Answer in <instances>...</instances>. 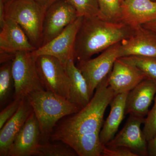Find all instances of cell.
<instances>
[{
  "label": "cell",
  "instance_id": "cell-23",
  "mask_svg": "<svg viewBox=\"0 0 156 156\" xmlns=\"http://www.w3.org/2000/svg\"><path fill=\"white\" fill-rule=\"evenodd\" d=\"M50 141L40 144L38 151L40 156H76L75 151L68 144L61 141Z\"/></svg>",
  "mask_w": 156,
  "mask_h": 156
},
{
  "label": "cell",
  "instance_id": "cell-32",
  "mask_svg": "<svg viewBox=\"0 0 156 156\" xmlns=\"http://www.w3.org/2000/svg\"><path fill=\"white\" fill-rule=\"evenodd\" d=\"M142 26L144 28L150 30L156 34V20L144 24Z\"/></svg>",
  "mask_w": 156,
  "mask_h": 156
},
{
  "label": "cell",
  "instance_id": "cell-19",
  "mask_svg": "<svg viewBox=\"0 0 156 156\" xmlns=\"http://www.w3.org/2000/svg\"><path fill=\"white\" fill-rule=\"evenodd\" d=\"M65 69L70 80L68 100L83 108L91 99L87 81L75 64L74 59H70L68 62Z\"/></svg>",
  "mask_w": 156,
  "mask_h": 156
},
{
  "label": "cell",
  "instance_id": "cell-34",
  "mask_svg": "<svg viewBox=\"0 0 156 156\" xmlns=\"http://www.w3.org/2000/svg\"><path fill=\"white\" fill-rule=\"evenodd\" d=\"M152 1H155V2H156V0H152Z\"/></svg>",
  "mask_w": 156,
  "mask_h": 156
},
{
  "label": "cell",
  "instance_id": "cell-21",
  "mask_svg": "<svg viewBox=\"0 0 156 156\" xmlns=\"http://www.w3.org/2000/svg\"><path fill=\"white\" fill-rule=\"evenodd\" d=\"M12 60L2 63L0 67V106L1 108L13 98L15 90L12 73Z\"/></svg>",
  "mask_w": 156,
  "mask_h": 156
},
{
  "label": "cell",
  "instance_id": "cell-11",
  "mask_svg": "<svg viewBox=\"0 0 156 156\" xmlns=\"http://www.w3.org/2000/svg\"><path fill=\"white\" fill-rule=\"evenodd\" d=\"M41 141V129L33 112L11 144L8 156H40Z\"/></svg>",
  "mask_w": 156,
  "mask_h": 156
},
{
  "label": "cell",
  "instance_id": "cell-25",
  "mask_svg": "<svg viewBox=\"0 0 156 156\" xmlns=\"http://www.w3.org/2000/svg\"><path fill=\"white\" fill-rule=\"evenodd\" d=\"M101 16L113 22H121V6L123 0H98Z\"/></svg>",
  "mask_w": 156,
  "mask_h": 156
},
{
  "label": "cell",
  "instance_id": "cell-31",
  "mask_svg": "<svg viewBox=\"0 0 156 156\" xmlns=\"http://www.w3.org/2000/svg\"><path fill=\"white\" fill-rule=\"evenodd\" d=\"M5 22V2L3 0H0V26L1 28Z\"/></svg>",
  "mask_w": 156,
  "mask_h": 156
},
{
  "label": "cell",
  "instance_id": "cell-30",
  "mask_svg": "<svg viewBox=\"0 0 156 156\" xmlns=\"http://www.w3.org/2000/svg\"><path fill=\"white\" fill-rule=\"evenodd\" d=\"M35 1L46 11L47 9L50 6L52 5L53 4L56 2L58 0H35Z\"/></svg>",
  "mask_w": 156,
  "mask_h": 156
},
{
  "label": "cell",
  "instance_id": "cell-9",
  "mask_svg": "<svg viewBox=\"0 0 156 156\" xmlns=\"http://www.w3.org/2000/svg\"><path fill=\"white\" fill-rule=\"evenodd\" d=\"M78 17L75 9L67 0H58L50 6L44 17L41 47L57 36Z\"/></svg>",
  "mask_w": 156,
  "mask_h": 156
},
{
  "label": "cell",
  "instance_id": "cell-17",
  "mask_svg": "<svg viewBox=\"0 0 156 156\" xmlns=\"http://www.w3.org/2000/svg\"><path fill=\"white\" fill-rule=\"evenodd\" d=\"M33 112L27 97L23 98L16 113L0 129V156H8L11 144Z\"/></svg>",
  "mask_w": 156,
  "mask_h": 156
},
{
  "label": "cell",
  "instance_id": "cell-26",
  "mask_svg": "<svg viewBox=\"0 0 156 156\" xmlns=\"http://www.w3.org/2000/svg\"><path fill=\"white\" fill-rule=\"evenodd\" d=\"M144 124L143 132L148 142L156 135V94L153 106L148 112Z\"/></svg>",
  "mask_w": 156,
  "mask_h": 156
},
{
  "label": "cell",
  "instance_id": "cell-29",
  "mask_svg": "<svg viewBox=\"0 0 156 156\" xmlns=\"http://www.w3.org/2000/svg\"><path fill=\"white\" fill-rule=\"evenodd\" d=\"M148 156H156V135L147 143Z\"/></svg>",
  "mask_w": 156,
  "mask_h": 156
},
{
  "label": "cell",
  "instance_id": "cell-6",
  "mask_svg": "<svg viewBox=\"0 0 156 156\" xmlns=\"http://www.w3.org/2000/svg\"><path fill=\"white\" fill-rule=\"evenodd\" d=\"M36 65L45 90L68 100L70 80L65 67L59 60L49 55H40L37 57Z\"/></svg>",
  "mask_w": 156,
  "mask_h": 156
},
{
  "label": "cell",
  "instance_id": "cell-27",
  "mask_svg": "<svg viewBox=\"0 0 156 156\" xmlns=\"http://www.w3.org/2000/svg\"><path fill=\"white\" fill-rule=\"evenodd\" d=\"M23 99V98H22ZM22 99L17 98L9 103L0 113V129L13 116L18 110Z\"/></svg>",
  "mask_w": 156,
  "mask_h": 156
},
{
  "label": "cell",
  "instance_id": "cell-18",
  "mask_svg": "<svg viewBox=\"0 0 156 156\" xmlns=\"http://www.w3.org/2000/svg\"><path fill=\"white\" fill-rule=\"evenodd\" d=\"M128 92L117 94L111 101V110L106 121L103 123L100 133L101 144L106 145L115 137L126 111V101Z\"/></svg>",
  "mask_w": 156,
  "mask_h": 156
},
{
  "label": "cell",
  "instance_id": "cell-4",
  "mask_svg": "<svg viewBox=\"0 0 156 156\" xmlns=\"http://www.w3.org/2000/svg\"><path fill=\"white\" fill-rule=\"evenodd\" d=\"M5 18L13 20L22 28L37 49L41 45L46 11L35 0H10L5 2Z\"/></svg>",
  "mask_w": 156,
  "mask_h": 156
},
{
  "label": "cell",
  "instance_id": "cell-12",
  "mask_svg": "<svg viewBox=\"0 0 156 156\" xmlns=\"http://www.w3.org/2000/svg\"><path fill=\"white\" fill-rule=\"evenodd\" d=\"M1 29L0 56L14 58L18 52L36 50L20 26L13 20L5 19Z\"/></svg>",
  "mask_w": 156,
  "mask_h": 156
},
{
  "label": "cell",
  "instance_id": "cell-8",
  "mask_svg": "<svg viewBox=\"0 0 156 156\" xmlns=\"http://www.w3.org/2000/svg\"><path fill=\"white\" fill-rule=\"evenodd\" d=\"M83 19V17H78L57 36L32 51L34 55L36 57L40 55L53 56L65 67L70 59H75L76 37Z\"/></svg>",
  "mask_w": 156,
  "mask_h": 156
},
{
  "label": "cell",
  "instance_id": "cell-13",
  "mask_svg": "<svg viewBox=\"0 0 156 156\" xmlns=\"http://www.w3.org/2000/svg\"><path fill=\"white\" fill-rule=\"evenodd\" d=\"M146 79H148L147 76L138 68L119 58L114 63L108 82L116 95L129 92Z\"/></svg>",
  "mask_w": 156,
  "mask_h": 156
},
{
  "label": "cell",
  "instance_id": "cell-10",
  "mask_svg": "<svg viewBox=\"0 0 156 156\" xmlns=\"http://www.w3.org/2000/svg\"><path fill=\"white\" fill-rule=\"evenodd\" d=\"M145 118L130 115L122 129L105 146L109 147H126L138 156H148V142L140 128Z\"/></svg>",
  "mask_w": 156,
  "mask_h": 156
},
{
  "label": "cell",
  "instance_id": "cell-14",
  "mask_svg": "<svg viewBox=\"0 0 156 156\" xmlns=\"http://www.w3.org/2000/svg\"><path fill=\"white\" fill-rule=\"evenodd\" d=\"M130 56H156V34L141 26L134 29V34L121 42L120 57Z\"/></svg>",
  "mask_w": 156,
  "mask_h": 156
},
{
  "label": "cell",
  "instance_id": "cell-28",
  "mask_svg": "<svg viewBox=\"0 0 156 156\" xmlns=\"http://www.w3.org/2000/svg\"><path fill=\"white\" fill-rule=\"evenodd\" d=\"M102 156H138L131 150L123 147H109L105 145Z\"/></svg>",
  "mask_w": 156,
  "mask_h": 156
},
{
  "label": "cell",
  "instance_id": "cell-5",
  "mask_svg": "<svg viewBox=\"0 0 156 156\" xmlns=\"http://www.w3.org/2000/svg\"><path fill=\"white\" fill-rule=\"evenodd\" d=\"M36 58L32 52H20L12 60L15 90L13 99H22L32 92L45 90L37 72Z\"/></svg>",
  "mask_w": 156,
  "mask_h": 156
},
{
  "label": "cell",
  "instance_id": "cell-20",
  "mask_svg": "<svg viewBox=\"0 0 156 156\" xmlns=\"http://www.w3.org/2000/svg\"><path fill=\"white\" fill-rule=\"evenodd\" d=\"M58 141L67 144L79 156H102L105 146L101 144L98 134L65 136Z\"/></svg>",
  "mask_w": 156,
  "mask_h": 156
},
{
  "label": "cell",
  "instance_id": "cell-3",
  "mask_svg": "<svg viewBox=\"0 0 156 156\" xmlns=\"http://www.w3.org/2000/svg\"><path fill=\"white\" fill-rule=\"evenodd\" d=\"M26 97L38 121L40 144L50 141L54 128L62 118L76 113L82 109L66 98L45 90L32 92Z\"/></svg>",
  "mask_w": 156,
  "mask_h": 156
},
{
  "label": "cell",
  "instance_id": "cell-33",
  "mask_svg": "<svg viewBox=\"0 0 156 156\" xmlns=\"http://www.w3.org/2000/svg\"><path fill=\"white\" fill-rule=\"evenodd\" d=\"M10 1V0H5V2H7V1Z\"/></svg>",
  "mask_w": 156,
  "mask_h": 156
},
{
  "label": "cell",
  "instance_id": "cell-24",
  "mask_svg": "<svg viewBox=\"0 0 156 156\" xmlns=\"http://www.w3.org/2000/svg\"><path fill=\"white\" fill-rule=\"evenodd\" d=\"M74 8L78 17L101 16L98 0H67Z\"/></svg>",
  "mask_w": 156,
  "mask_h": 156
},
{
  "label": "cell",
  "instance_id": "cell-22",
  "mask_svg": "<svg viewBox=\"0 0 156 156\" xmlns=\"http://www.w3.org/2000/svg\"><path fill=\"white\" fill-rule=\"evenodd\" d=\"M120 58L135 66L145 74L148 79L156 83V56H130Z\"/></svg>",
  "mask_w": 156,
  "mask_h": 156
},
{
  "label": "cell",
  "instance_id": "cell-16",
  "mask_svg": "<svg viewBox=\"0 0 156 156\" xmlns=\"http://www.w3.org/2000/svg\"><path fill=\"white\" fill-rule=\"evenodd\" d=\"M156 94V83L146 79L128 92L126 101V115L144 117Z\"/></svg>",
  "mask_w": 156,
  "mask_h": 156
},
{
  "label": "cell",
  "instance_id": "cell-15",
  "mask_svg": "<svg viewBox=\"0 0 156 156\" xmlns=\"http://www.w3.org/2000/svg\"><path fill=\"white\" fill-rule=\"evenodd\" d=\"M156 20V2L123 0L120 21L135 29Z\"/></svg>",
  "mask_w": 156,
  "mask_h": 156
},
{
  "label": "cell",
  "instance_id": "cell-2",
  "mask_svg": "<svg viewBox=\"0 0 156 156\" xmlns=\"http://www.w3.org/2000/svg\"><path fill=\"white\" fill-rule=\"evenodd\" d=\"M108 76L98 85L87 106L62 121L53 130L50 141H57L65 136L100 134L103 125L105 112L116 95L108 86Z\"/></svg>",
  "mask_w": 156,
  "mask_h": 156
},
{
  "label": "cell",
  "instance_id": "cell-7",
  "mask_svg": "<svg viewBox=\"0 0 156 156\" xmlns=\"http://www.w3.org/2000/svg\"><path fill=\"white\" fill-rule=\"evenodd\" d=\"M121 42L109 47L96 58L77 62L76 66L87 81L91 98L98 85L109 75L115 61L119 57Z\"/></svg>",
  "mask_w": 156,
  "mask_h": 156
},
{
  "label": "cell",
  "instance_id": "cell-1",
  "mask_svg": "<svg viewBox=\"0 0 156 156\" xmlns=\"http://www.w3.org/2000/svg\"><path fill=\"white\" fill-rule=\"evenodd\" d=\"M134 29L122 22L109 21L100 16L83 17L76 37L75 59H90L93 55L131 36Z\"/></svg>",
  "mask_w": 156,
  "mask_h": 156
}]
</instances>
